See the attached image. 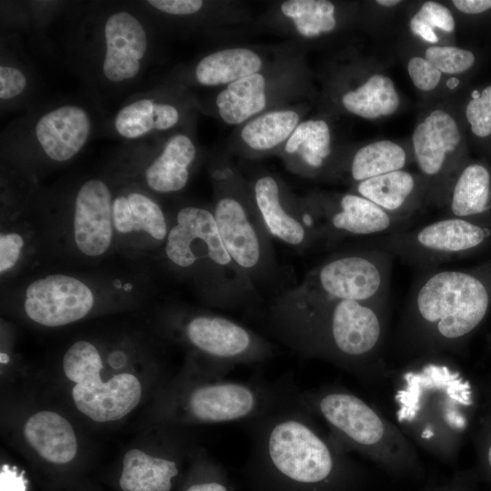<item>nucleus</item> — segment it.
Here are the masks:
<instances>
[{
  "instance_id": "f257e3e1",
  "label": "nucleus",
  "mask_w": 491,
  "mask_h": 491,
  "mask_svg": "<svg viewBox=\"0 0 491 491\" xmlns=\"http://www.w3.org/2000/svg\"><path fill=\"white\" fill-rule=\"evenodd\" d=\"M387 303L289 304L274 299L264 318L268 333L296 354L357 370L383 346Z\"/></svg>"
},
{
  "instance_id": "f03ea898",
  "label": "nucleus",
  "mask_w": 491,
  "mask_h": 491,
  "mask_svg": "<svg viewBox=\"0 0 491 491\" xmlns=\"http://www.w3.org/2000/svg\"><path fill=\"white\" fill-rule=\"evenodd\" d=\"M169 221L159 256L170 271L189 282L202 301L230 310H250L260 303L259 291L227 252L212 209L184 205Z\"/></svg>"
},
{
  "instance_id": "7ed1b4c3",
  "label": "nucleus",
  "mask_w": 491,
  "mask_h": 491,
  "mask_svg": "<svg viewBox=\"0 0 491 491\" xmlns=\"http://www.w3.org/2000/svg\"><path fill=\"white\" fill-rule=\"evenodd\" d=\"M490 305L491 265L472 270L419 268L406 303V332L419 348L450 349L476 329Z\"/></svg>"
},
{
  "instance_id": "20e7f679",
  "label": "nucleus",
  "mask_w": 491,
  "mask_h": 491,
  "mask_svg": "<svg viewBox=\"0 0 491 491\" xmlns=\"http://www.w3.org/2000/svg\"><path fill=\"white\" fill-rule=\"evenodd\" d=\"M142 282L125 276L54 272L29 278L9 296L13 309L45 327H60L134 306Z\"/></svg>"
},
{
  "instance_id": "39448f33",
  "label": "nucleus",
  "mask_w": 491,
  "mask_h": 491,
  "mask_svg": "<svg viewBox=\"0 0 491 491\" xmlns=\"http://www.w3.org/2000/svg\"><path fill=\"white\" fill-rule=\"evenodd\" d=\"M296 390L282 383L211 376L186 362L180 376L164 389L158 414L167 426L248 423L274 409Z\"/></svg>"
},
{
  "instance_id": "423d86ee",
  "label": "nucleus",
  "mask_w": 491,
  "mask_h": 491,
  "mask_svg": "<svg viewBox=\"0 0 491 491\" xmlns=\"http://www.w3.org/2000/svg\"><path fill=\"white\" fill-rule=\"evenodd\" d=\"M160 324L163 334L186 348L187 361L211 376L225 377L238 366L264 363L275 354L263 336L209 311L168 308Z\"/></svg>"
},
{
  "instance_id": "0eeeda50",
  "label": "nucleus",
  "mask_w": 491,
  "mask_h": 491,
  "mask_svg": "<svg viewBox=\"0 0 491 491\" xmlns=\"http://www.w3.org/2000/svg\"><path fill=\"white\" fill-rule=\"evenodd\" d=\"M394 257L373 248L340 251L275 299L289 304L327 301L388 302Z\"/></svg>"
},
{
  "instance_id": "6e6552de",
  "label": "nucleus",
  "mask_w": 491,
  "mask_h": 491,
  "mask_svg": "<svg viewBox=\"0 0 491 491\" xmlns=\"http://www.w3.org/2000/svg\"><path fill=\"white\" fill-rule=\"evenodd\" d=\"M113 197L106 180L91 177L77 186L64 209L49 210L51 253L95 262L115 252Z\"/></svg>"
},
{
  "instance_id": "1a4fd4ad",
  "label": "nucleus",
  "mask_w": 491,
  "mask_h": 491,
  "mask_svg": "<svg viewBox=\"0 0 491 491\" xmlns=\"http://www.w3.org/2000/svg\"><path fill=\"white\" fill-rule=\"evenodd\" d=\"M102 358L99 344L78 339L63 356V373L74 384L71 396L81 414L97 423L118 421L139 405L144 387L130 371H119L104 380Z\"/></svg>"
},
{
  "instance_id": "9d476101",
  "label": "nucleus",
  "mask_w": 491,
  "mask_h": 491,
  "mask_svg": "<svg viewBox=\"0 0 491 491\" xmlns=\"http://www.w3.org/2000/svg\"><path fill=\"white\" fill-rule=\"evenodd\" d=\"M490 240L488 225L444 216L417 228L366 238L359 246L378 249L409 265L426 268L476 252Z\"/></svg>"
},
{
  "instance_id": "9b49d317",
  "label": "nucleus",
  "mask_w": 491,
  "mask_h": 491,
  "mask_svg": "<svg viewBox=\"0 0 491 491\" xmlns=\"http://www.w3.org/2000/svg\"><path fill=\"white\" fill-rule=\"evenodd\" d=\"M212 212L227 252L255 287L259 291L275 283L279 273L271 235L256 207L252 210L239 197L225 194L216 199Z\"/></svg>"
},
{
  "instance_id": "f8f14e48",
  "label": "nucleus",
  "mask_w": 491,
  "mask_h": 491,
  "mask_svg": "<svg viewBox=\"0 0 491 491\" xmlns=\"http://www.w3.org/2000/svg\"><path fill=\"white\" fill-rule=\"evenodd\" d=\"M301 403L330 427L332 439L340 447L374 452L383 446L390 429L363 399L337 387L299 392Z\"/></svg>"
},
{
  "instance_id": "ddd939ff",
  "label": "nucleus",
  "mask_w": 491,
  "mask_h": 491,
  "mask_svg": "<svg viewBox=\"0 0 491 491\" xmlns=\"http://www.w3.org/2000/svg\"><path fill=\"white\" fill-rule=\"evenodd\" d=\"M113 225L115 251L138 259L161 252L170 221L150 192L127 180L114 188Z\"/></svg>"
},
{
  "instance_id": "4468645a",
  "label": "nucleus",
  "mask_w": 491,
  "mask_h": 491,
  "mask_svg": "<svg viewBox=\"0 0 491 491\" xmlns=\"http://www.w3.org/2000/svg\"><path fill=\"white\" fill-rule=\"evenodd\" d=\"M307 209L318 244L335 246L345 238L375 237L409 229L413 222L392 215L356 193L321 199Z\"/></svg>"
},
{
  "instance_id": "2eb2a0df",
  "label": "nucleus",
  "mask_w": 491,
  "mask_h": 491,
  "mask_svg": "<svg viewBox=\"0 0 491 491\" xmlns=\"http://www.w3.org/2000/svg\"><path fill=\"white\" fill-rule=\"evenodd\" d=\"M51 253L47 209L2 201L0 226V276L15 279Z\"/></svg>"
},
{
  "instance_id": "dca6fc26",
  "label": "nucleus",
  "mask_w": 491,
  "mask_h": 491,
  "mask_svg": "<svg viewBox=\"0 0 491 491\" xmlns=\"http://www.w3.org/2000/svg\"><path fill=\"white\" fill-rule=\"evenodd\" d=\"M91 132L92 118L88 111L81 105L66 104L39 116L33 128V140L44 161L63 165L78 155Z\"/></svg>"
},
{
  "instance_id": "f3484780",
  "label": "nucleus",
  "mask_w": 491,
  "mask_h": 491,
  "mask_svg": "<svg viewBox=\"0 0 491 491\" xmlns=\"http://www.w3.org/2000/svg\"><path fill=\"white\" fill-rule=\"evenodd\" d=\"M103 37L104 77L113 84L136 77L148 48L147 34L141 21L128 11H116L105 20Z\"/></svg>"
},
{
  "instance_id": "a211bd4d",
  "label": "nucleus",
  "mask_w": 491,
  "mask_h": 491,
  "mask_svg": "<svg viewBox=\"0 0 491 491\" xmlns=\"http://www.w3.org/2000/svg\"><path fill=\"white\" fill-rule=\"evenodd\" d=\"M461 134L454 117L442 109L433 110L412 135L416 163L428 181L438 182L451 174L453 155Z\"/></svg>"
},
{
  "instance_id": "6ab92c4d",
  "label": "nucleus",
  "mask_w": 491,
  "mask_h": 491,
  "mask_svg": "<svg viewBox=\"0 0 491 491\" xmlns=\"http://www.w3.org/2000/svg\"><path fill=\"white\" fill-rule=\"evenodd\" d=\"M281 193L279 183L269 175L258 177L253 186L255 207L268 234L299 250L318 244L304 221V209H290Z\"/></svg>"
},
{
  "instance_id": "aec40b11",
  "label": "nucleus",
  "mask_w": 491,
  "mask_h": 491,
  "mask_svg": "<svg viewBox=\"0 0 491 491\" xmlns=\"http://www.w3.org/2000/svg\"><path fill=\"white\" fill-rule=\"evenodd\" d=\"M195 157L196 148L192 139L185 134H176L155 156L132 174L128 181L151 194L177 193L187 185Z\"/></svg>"
},
{
  "instance_id": "412c9836",
  "label": "nucleus",
  "mask_w": 491,
  "mask_h": 491,
  "mask_svg": "<svg viewBox=\"0 0 491 491\" xmlns=\"http://www.w3.org/2000/svg\"><path fill=\"white\" fill-rule=\"evenodd\" d=\"M27 444L47 462L66 464L78 451V442L70 422L60 414L42 410L31 415L23 427Z\"/></svg>"
},
{
  "instance_id": "4be33fe9",
  "label": "nucleus",
  "mask_w": 491,
  "mask_h": 491,
  "mask_svg": "<svg viewBox=\"0 0 491 491\" xmlns=\"http://www.w3.org/2000/svg\"><path fill=\"white\" fill-rule=\"evenodd\" d=\"M444 216L476 221L491 214V173L479 163L462 167L454 177L444 206Z\"/></svg>"
},
{
  "instance_id": "5701e85b",
  "label": "nucleus",
  "mask_w": 491,
  "mask_h": 491,
  "mask_svg": "<svg viewBox=\"0 0 491 491\" xmlns=\"http://www.w3.org/2000/svg\"><path fill=\"white\" fill-rule=\"evenodd\" d=\"M355 189L385 211L411 218L420 207L424 185L416 175L402 169L358 182Z\"/></svg>"
},
{
  "instance_id": "b1692460",
  "label": "nucleus",
  "mask_w": 491,
  "mask_h": 491,
  "mask_svg": "<svg viewBox=\"0 0 491 491\" xmlns=\"http://www.w3.org/2000/svg\"><path fill=\"white\" fill-rule=\"evenodd\" d=\"M179 119V110L174 105L139 98L120 108L114 119V127L121 137L134 140L155 131L171 129Z\"/></svg>"
},
{
  "instance_id": "393cba45",
  "label": "nucleus",
  "mask_w": 491,
  "mask_h": 491,
  "mask_svg": "<svg viewBox=\"0 0 491 491\" xmlns=\"http://www.w3.org/2000/svg\"><path fill=\"white\" fill-rule=\"evenodd\" d=\"M261 67L262 59L253 50L225 48L204 56L195 65V77L202 85L216 86L259 73Z\"/></svg>"
},
{
  "instance_id": "a878e982",
  "label": "nucleus",
  "mask_w": 491,
  "mask_h": 491,
  "mask_svg": "<svg viewBox=\"0 0 491 491\" xmlns=\"http://www.w3.org/2000/svg\"><path fill=\"white\" fill-rule=\"evenodd\" d=\"M215 105L219 116L226 124L246 122L266 105L264 75L256 73L228 84L216 95Z\"/></svg>"
},
{
  "instance_id": "bb28decb",
  "label": "nucleus",
  "mask_w": 491,
  "mask_h": 491,
  "mask_svg": "<svg viewBox=\"0 0 491 491\" xmlns=\"http://www.w3.org/2000/svg\"><path fill=\"white\" fill-rule=\"evenodd\" d=\"M341 102L348 112L366 119L391 115L400 104L393 80L381 74L372 75L361 85L345 93Z\"/></svg>"
},
{
  "instance_id": "cd10ccee",
  "label": "nucleus",
  "mask_w": 491,
  "mask_h": 491,
  "mask_svg": "<svg viewBox=\"0 0 491 491\" xmlns=\"http://www.w3.org/2000/svg\"><path fill=\"white\" fill-rule=\"evenodd\" d=\"M407 162L405 149L390 140H379L359 148L351 159L349 173L356 182L402 170Z\"/></svg>"
},
{
  "instance_id": "c85d7f7f",
  "label": "nucleus",
  "mask_w": 491,
  "mask_h": 491,
  "mask_svg": "<svg viewBox=\"0 0 491 491\" xmlns=\"http://www.w3.org/2000/svg\"><path fill=\"white\" fill-rule=\"evenodd\" d=\"M299 124L294 110H276L247 122L241 130L245 144L256 151H266L287 140Z\"/></svg>"
},
{
  "instance_id": "c756f323",
  "label": "nucleus",
  "mask_w": 491,
  "mask_h": 491,
  "mask_svg": "<svg viewBox=\"0 0 491 491\" xmlns=\"http://www.w3.org/2000/svg\"><path fill=\"white\" fill-rule=\"evenodd\" d=\"M285 151L289 155L296 154L307 167L320 169L331 154L328 125L321 119L299 123L286 140Z\"/></svg>"
},
{
  "instance_id": "7c9ffc66",
  "label": "nucleus",
  "mask_w": 491,
  "mask_h": 491,
  "mask_svg": "<svg viewBox=\"0 0 491 491\" xmlns=\"http://www.w3.org/2000/svg\"><path fill=\"white\" fill-rule=\"evenodd\" d=\"M280 8L292 19L297 32L307 38L331 32L336 25L335 5L327 0H288Z\"/></svg>"
},
{
  "instance_id": "2f4dec72",
  "label": "nucleus",
  "mask_w": 491,
  "mask_h": 491,
  "mask_svg": "<svg viewBox=\"0 0 491 491\" xmlns=\"http://www.w3.org/2000/svg\"><path fill=\"white\" fill-rule=\"evenodd\" d=\"M411 31L428 43H436L438 37L434 31L436 27L446 33L455 30L456 23L450 10L434 1L425 2L410 20Z\"/></svg>"
},
{
  "instance_id": "473e14b6",
  "label": "nucleus",
  "mask_w": 491,
  "mask_h": 491,
  "mask_svg": "<svg viewBox=\"0 0 491 491\" xmlns=\"http://www.w3.org/2000/svg\"><path fill=\"white\" fill-rule=\"evenodd\" d=\"M425 58L441 73L462 74L470 69L476 61L475 55L466 49L456 46H429L425 51Z\"/></svg>"
},
{
  "instance_id": "72a5a7b5",
  "label": "nucleus",
  "mask_w": 491,
  "mask_h": 491,
  "mask_svg": "<svg viewBox=\"0 0 491 491\" xmlns=\"http://www.w3.org/2000/svg\"><path fill=\"white\" fill-rule=\"evenodd\" d=\"M466 117L475 135L484 138L491 135V85L467 103Z\"/></svg>"
},
{
  "instance_id": "f704fd0d",
  "label": "nucleus",
  "mask_w": 491,
  "mask_h": 491,
  "mask_svg": "<svg viewBox=\"0 0 491 491\" xmlns=\"http://www.w3.org/2000/svg\"><path fill=\"white\" fill-rule=\"evenodd\" d=\"M407 72L414 85L421 91L434 90L442 76V73L422 56H413L409 59Z\"/></svg>"
},
{
  "instance_id": "c9c22d12",
  "label": "nucleus",
  "mask_w": 491,
  "mask_h": 491,
  "mask_svg": "<svg viewBox=\"0 0 491 491\" xmlns=\"http://www.w3.org/2000/svg\"><path fill=\"white\" fill-rule=\"evenodd\" d=\"M27 85L25 73L17 66L1 64L0 66V98L9 101L22 95Z\"/></svg>"
},
{
  "instance_id": "e433bc0d",
  "label": "nucleus",
  "mask_w": 491,
  "mask_h": 491,
  "mask_svg": "<svg viewBox=\"0 0 491 491\" xmlns=\"http://www.w3.org/2000/svg\"><path fill=\"white\" fill-rule=\"evenodd\" d=\"M147 4L158 11L174 15H189L203 7L200 0H150Z\"/></svg>"
},
{
  "instance_id": "4c0bfd02",
  "label": "nucleus",
  "mask_w": 491,
  "mask_h": 491,
  "mask_svg": "<svg viewBox=\"0 0 491 491\" xmlns=\"http://www.w3.org/2000/svg\"><path fill=\"white\" fill-rule=\"evenodd\" d=\"M476 444L481 466L485 475L491 479V412L483 422Z\"/></svg>"
},
{
  "instance_id": "58836bf2",
  "label": "nucleus",
  "mask_w": 491,
  "mask_h": 491,
  "mask_svg": "<svg viewBox=\"0 0 491 491\" xmlns=\"http://www.w3.org/2000/svg\"><path fill=\"white\" fill-rule=\"evenodd\" d=\"M452 4L458 11L469 15L480 14L491 9V0H454Z\"/></svg>"
},
{
  "instance_id": "ea45409f",
  "label": "nucleus",
  "mask_w": 491,
  "mask_h": 491,
  "mask_svg": "<svg viewBox=\"0 0 491 491\" xmlns=\"http://www.w3.org/2000/svg\"><path fill=\"white\" fill-rule=\"evenodd\" d=\"M185 491H228L227 487L218 480H206L195 483L188 486Z\"/></svg>"
},
{
  "instance_id": "a19ab883",
  "label": "nucleus",
  "mask_w": 491,
  "mask_h": 491,
  "mask_svg": "<svg viewBox=\"0 0 491 491\" xmlns=\"http://www.w3.org/2000/svg\"><path fill=\"white\" fill-rule=\"evenodd\" d=\"M401 3V1L398 0H377L376 4L382 6L386 7H392L395 5H397Z\"/></svg>"
},
{
  "instance_id": "79ce46f5",
  "label": "nucleus",
  "mask_w": 491,
  "mask_h": 491,
  "mask_svg": "<svg viewBox=\"0 0 491 491\" xmlns=\"http://www.w3.org/2000/svg\"><path fill=\"white\" fill-rule=\"evenodd\" d=\"M488 396H489V399H490V401H491V386H490V390H489V392H488Z\"/></svg>"
}]
</instances>
